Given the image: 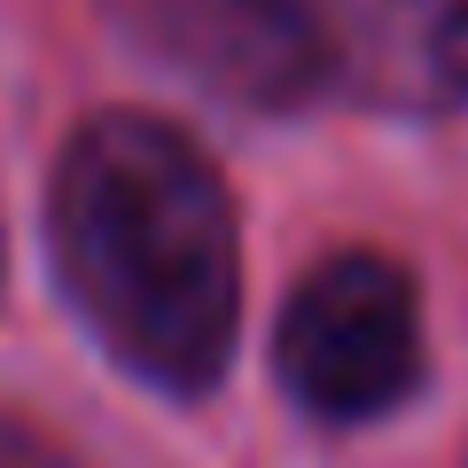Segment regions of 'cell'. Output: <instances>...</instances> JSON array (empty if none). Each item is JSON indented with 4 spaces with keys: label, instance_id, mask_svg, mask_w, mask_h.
Here are the masks:
<instances>
[{
    "label": "cell",
    "instance_id": "obj_4",
    "mask_svg": "<svg viewBox=\"0 0 468 468\" xmlns=\"http://www.w3.org/2000/svg\"><path fill=\"white\" fill-rule=\"evenodd\" d=\"M0 468H63V461H55V445H39L32 430L0 421Z\"/></svg>",
    "mask_w": 468,
    "mask_h": 468
},
{
    "label": "cell",
    "instance_id": "obj_3",
    "mask_svg": "<svg viewBox=\"0 0 468 468\" xmlns=\"http://www.w3.org/2000/svg\"><path fill=\"white\" fill-rule=\"evenodd\" d=\"M282 383L320 421H375L414 399L421 351V297L414 273L383 250H344L297 282L273 335Z\"/></svg>",
    "mask_w": 468,
    "mask_h": 468
},
{
    "label": "cell",
    "instance_id": "obj_1",
    "mask_svg": "<svg viewBox=\"0 0 468 468\" xmlns=\"http://www.w3.org/2000/svg\"><path fill=\"white\" fill-rule=\"evenodd\" d=\"M55 273L117 367L203 399L242 328V227L218 165L149 110H101L70 133L48 196Z\"/></svg>",
    "mask_w": 468,
    "mask_h": 468
},
{
    "label": "cell",
    "instance_id": "obj_2",
    "mask_svg": "<svg viewBox=\"0 0 468 468\" xmlns=\"http://www.w3.org/2000/svg\"><path fill=\"white\" fill-rule=\"evenodd\" d=\"M180 55L250 101L445 117L468 101V0H180Z\"/></svg>",
    "mask_w": 468,
    "mask_h": 468
}]
</instances>
